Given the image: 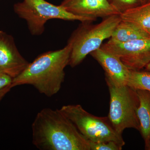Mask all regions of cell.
Listing matches in <instances>:
<instances>
[{"label":"cell","mask_w":150,"mask_h":150,"mask_svg":"<svg viewBox=\"0 0 150 150\" xmlns=\"http://www.w3.org/2000/svg\"><path fill=\"white\" fill-rule=\"evenodd\" d=\"M33 145L40 150H91L87 139L60 109L38 112L32 126Z\"/></svg>","instance_id":"6da1fadb"},{"label":"cell","mask_w":150,"mask_h":150,"mask_svg":"<svg viewBox=\"0 0 150 150\" xmlns=\"http://www.w3.org/2000/svg\"><path fill=\"white\" fill-rule=\"evenodd\" d=\"M71 51V46L68 43L62 49L40 54L13 79L10 87L28 85L46 96H54L60 90L64 81V69L69 65Z\"/></svg>","instance_id":"7a4b0ae2"},{"label":"cell","mask_w":150,"mask_h":150,"mask_svg":"<svg viewBox=\"0 0 150 150\" xmlns=\"http://www.w3.org/2000/svg\"><path fill=\"white\" fill-rule=\"evenodd\" d=\"M121 21L120 15H115L105 18L97 24L82 22L68 40L71 46L69 65L72 68L76 67L87 55L100 48L103 40L110 38Z\"/></svg>","instance_id":"3957f363"},{"label":"cell","mask_w":150,"mask_h":150,"mask_svg":"<svg viewBox=\"0 0 150 150\" xmlns=\"http://www.w3.org/2000/svg\"><path fill=\"white\" fill-rule=\"evenodd\" d=\"M110 93V108L108 117L112 127L122 135L126 129L139 130L137 115L139 100L136 90L128 85L120 86L105 78Z\"/></svg>","instance_id":"277c9868"},{"label":"cell","mask_w":150,"mask_h":150,"mask_svg":"<svg viewBox=\"0 0 150 150\" xmlns=\"http://www.w3.org/2000/svg\"><path fill=\"white\" fill-rule=\"evenodd\" d=\"M13 9L19 17L26 22L30 32L34 36L43 34L45 24L52 19L79 21L82 23L93 22L89 19L71 13L61 6L55 5L45 0H23L15 4Z\"/></svg>","instance_id":"5b68a950"},{"label":"cell","mask_w":150,"mask_h":150,"mask_svg":"<svg viewBox=\"0 0 150 150\" xmlns=\"http://www.w3.org/2000/svg\"><path fill=\"white\" fill-rule=\"evenodd\" d=\"M59 109L90 142L113 141L123 146L125 145L122 135L115 131L108 116H95L79 104L63 105Z\"/></svg>","instance_id":"8992f818"},{"label":"cell","mask_w":150,"mask_h":150,"mask_svg":"<svg viewBox=\"0 0 150 150\" xmlns=\"http://www.w3.org/2000/svg\"><path fill=\"white\" fill-rule=\"evenodd\" d=\"M100 48L117 56L131 71H140L150 63V39L126 42L110 39Z\"/></svg>","instance_id":"52a82bcc"},{"label":"cell","mask_w":150,"mask_h":150,"mask_svg":"<svg viewBox=\"0 0 150 150\" xmlns=\"http://www.w3.org/2000/svg\"><path fill=\"white\" fill-rule=\"evenodd\" d=\"M60 5L75 15L93 21L98 18H105L121 13L108 0H63Z\"/></svg>","instance_id":"ba28073f"},{"label":"cell","mask_w":150,"mask_h":150,"mask_svg":"<svg viewBox=\"0 0 150 150\" xmlns=\"http://www.w3.org/2000/svg\"><path fill=\"white\" fill-rule=\"evenodd\" d=\"M29 63L19 52L13 37L0 30V71L13 79Z\"/></svg>","instance_id":"9c48e42d"},{"label":"cell","mask_w":150,"mask_h":150,"mask_svg":"<svg viewBox=\"0 0 150 150\" xmlns=\"http://www.w3.org/2000/svg\"><path fill=\"white\" fill-rule=\"evenodd\" d=\"M90 54L104 70L105 78L118 85H127L131 71L117 56L100 48Z\"/></svg>","instance_id":"30bf717a"},{"label":"cell","mask_w":150,"mask_h":150,"mask_svg":"<svg viewBox=\"0 0 150 150\" xmlns=\"http://www.w3.org/2000/svg\"><path fill=\"white\" fill-rule=\"evenodd\" d=\"M139 105L137 115L140 123V129L147 146L150 142V92L137 90Z\"/></svg>","instance_id":"8fae6325"},{"label":"cell","mask_w":150,"mask_h":150,"mask_svg":"<svg viewBox=\"0 0 150 150\" xmlns=\"http://www.w3.org/2000/svg\"><path fill=\"white\" fill-rule=\"evenodd\" d=\"M120 16L122 21L135 25L150 35V2L129 9Z\"/></svg>","instance_id":"7c38bea8"},{"label":"cell","mask_w":150,"mask_h":150,"mask_svg":"<svg viewBox=\"0 0 150 150\" xmlns=\"http://www.w3.org/2000/svg\"><path fill=\"white\" fill-rule=\"evenodd\" d=\"M144 39H150V34L137 25L122 21L117 25L110 38L118 42Z\"/></svg>","instance_id":"4fadbf2b"},{"label":"cell","mask_w":150,"mask_h":150,"mask_svg":"<svg viewBox=\"0 0 150 150\" xmlns=\"http://www.w3.org/2000/svg\"><path fill=\"white\" fill-rule=\"evenodd\" d=\"M127 85L135 90H144L150 92V72L131 71Z\"/></svg>","instance_id":"5bb4252c"},{"label":"cell","mask_w":150,"mask_h":150,"mask_svg":"<svg viewBox=\"0 0 150 150\" xmlns=\"http://www.w3.org/2000/svg\"><path fill=\"white\" fill-rule=\"evenodd\" d=\"M121 13L141 5L140 0H108Z\"/></svg>","instance_id":"9a60e30c"},{"label":"cell","mask_w":150,"mask_h":150,"mask_svg":"<svg viewBox=\"0 0 150 150\" xmlns=\"http://www.w3.org/2000/svg\"><path fill=\"white\" fill-rule=\"evenodd\" d=\"M91 150H121L123 146L113 141L94 142H90Z\"/></svg>","instance_id":"2e32d148"},{"label":"cell","mask_w":150,"mask_h":150,"mask_svg":"<svg viewBox=\"0 0 150 150\" xmlns=\"http://www.w3.org/2000/svg\"><path fill=\"white\" fill-rule=\"evenodd\" d=\"M13 79L10 76L0 71V90L10 86Z\"/></svg>","instance_id":"e0dca14e"},{"label":"cell","mask_w":150,"mask_h":150,"mask_svg":"<svg viewBox=\"0 0 150 150\" xmlns=\"http://www.w3.org/2000/svg\"><path fill=\"white\" fill-rule=\"evenodd\" d=\"M11 88L10 86H9L0 90V100L10 91Z\"/></svg>","instance_id":"ac0fdd59"},{"label":"cell","mask_w":150,"mask_h":150,"mask_svg":"<svg viewBox=\"0 0 150 150\" xmlns=\"http://www.w3.org/2000/svg\"><path fill=\"white\" fill-rule=\"evenodd\" d=\"M140 1L141 4H146V3L150 2V0H140Z\"/></svg>","instance_id":"d6986e66"},{"label":"cell","mask_w":150,"mask_h":150,"mask_svg":"<svg viewBox=\"0 0 150 150\" xmlns=\"http://www.w3.org/2000/svg\"><path fill=\"white\" fill-rule=\"evenodd\" d=\"M145 68H146V70H147L148 71L150 72V63L149 64H148Z\"/></svg>","instance_id":"ffe728a7"},{"label":"cell","mask_w":150,"mask_h":150,"mask_svg":"<svg viewBox=\"0 0 150 150\" xmlns=\"http://www.w3.org/2000/svg\"><path fill=\"white\" fill-rule=\"evenodd\" d=\"M149 145H150V143H149Z\"/></svg>","instance_id":"44dd1931"}]
</instances>
